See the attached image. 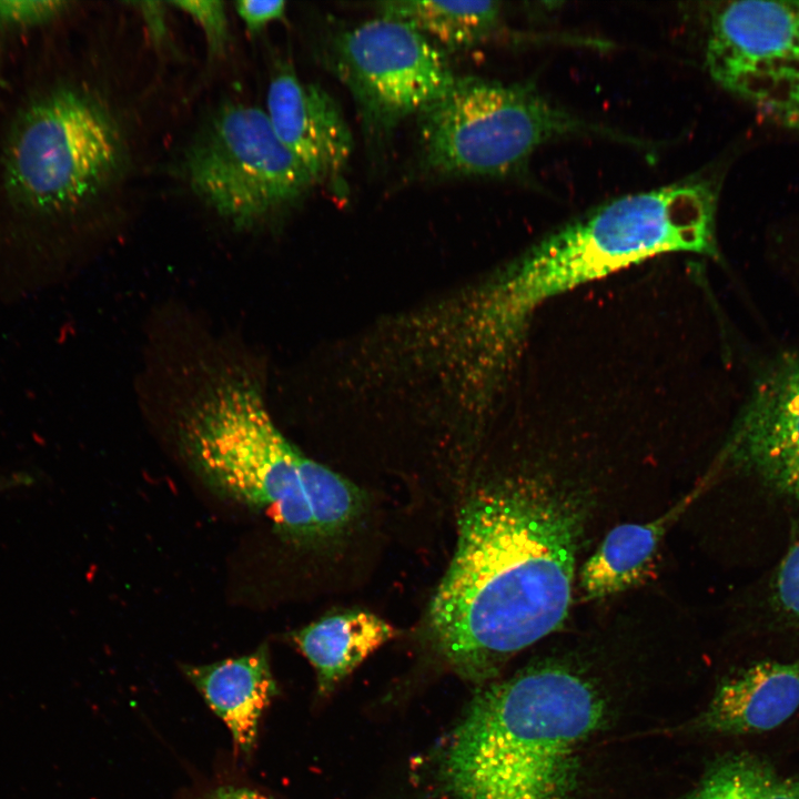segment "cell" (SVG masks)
Masks as SVG:
<instances>
[{"instance_id": "cell-21", "label": "cell", "mask_w": 799, "mask_h": 799, "mask_svg": "<svg viewBox=\"0 0 799 799\" xmlns=\"http://www.w3.org/2000/svg\"><path fill=\"white\" fill-rule=\"evenodd\" d=\"M64 1H0V22L10 26H30L47 21L61 13Z\"/></svg>"}, {"instance_id": "cell-19", "label": "cell", "mask_w": 799, "mask_h": 799, "mask_svg": "<svg viewBox=\"0 0 799 799\" xmlns=\"http://www.w3.org/2000/svg\"><path fill=\"white\" fill-rule=\"evenodd\" d=\"M171 6L191 17L204 33L209 53L221 55L229 41V23L221 1H172Z\"/></svg>"}, {"instance_id": "cell-20", "label": "cell", "mask_w": 799, "mask_h": 799, "mask_svg": "<svg viewBox=\"0 0 799 799\" xmlns=\"http://www.w3.org/2000/svg\"><path fill=\"white\" fill-rule=\"evenodd\" d=\"M773 593L781 609L799 620V537L780 563Z\"/></svg>"}, {"instance_id": "cell-3", "label": "cell", "mask_w": 799, "mask_h": 799, "mask_svg": "<svg viewBox=\"0 0 799 799\" xmlns=\"http://www.w3.org/2000/svg\"><path fill=\"white\" fill-rule=\"evenodd\" d=\"M689 224L679 200L659 188L620 196L567 223L472 285L489 337L522 350L547 301L654 256L684 252Z\"/></svg>"}, {"instance_id": "cell-13", "label": "cell", "mask_w": 799, "mask_h": 799, "mask_svg": "<svg viewBox=\"0 0 799 799\" xmlns=\"http://www.w3.org/2000/svg\"><path fill=\"white\" fill-rule=\"evenodd\" d=\"M182 671L226 725L235 750L250 757L261 717L279 691L267 646L208 665H183Z\"/></svg>"}, {"instance_id": "cell-6", "label": "cell", "mask_w": 799, "mask_h": 799, "mask_svg": "<svg viewBox=\"0 0 799 799\" xmlns=\"http://www.w3.org/2000/svg\"><path fill=\"white\" fill-rule=\"evenodd\" d=\"M119 123L103 103L79 90L38 100L19 119L6 158L10 190L24 203L63 211L100 193L124 164Z\"/></svg>"}, {"instance_id": "cell-15", "label": "cell", "mask_w": 799, "mask_h": 799, "mask_svg": "<svg viewBox=\"0 0 799 799\" xmlns=\"http://www.w3.org/2000/svg\"><path fill=\"white\" fill-rule=\"evenodd\" d=\"M696 496L692 492L650 522L613 528L580 569L585 598H607L637 585L648 574L666 533Z\"/></svg>"}, {"instance_id": "cell-24", "label": "cell", "mask_w": 799, "mask_h": 799, "mask_svg": "<svg viewBox=\"0 0 799 799\" xmlns=\"http://www.w3.org/2000/svg\"><path fill=\"white\" fill-rule=\"evenodd\" d=\"M201 799H272L264 793L250 787L240 785H221L209 792Z\"/></svg>"}, {"instance_id": "cell-2", "label": "cell", "mask_w": 799, "mask_h": 799, "mask_svg": "<svg viewBox=\"0 0 799 799\" xmlns=\"http://www.w3.org/2000/svg\"><path fill=\"white\" fill-rule=\"evenodd\" d=\"M594 686L562 666H538L474 697L444 755L456 799H566L577 754L600 726Z\"/></svg>"}, {"instance_id": "cell-12", "label": "cell", "mask_w": 799, "mask_h": 799, "mask_svg": "<svg viewBox=\"0 0 799 799\" xmlns=\"http://www.w3.org/2000/svg\"><path fill=\"white\" fill-rule=\"evenodd\" d=\"M799 708V663L759 661L725 680L701 714L712 734L750 735L773 730Z\"/></svg>"}, {"instance_id": "cell-22", "label": "cell", "mask_w": 799, "mask_h": 799, "mask_svg": "<svg viewBox=\"0 0 799 799\" xmlns=\"http://www.w3.org/2000/svg\"><path fill=\"white\" fill-rule=\"evenodd\" d=\"M234 9L246 30L250 33H257L271 22L283 18L286 2L242 0L234 2Z\"/></svg>"}, {"instance_id": "cell-14", "label": "cell", "mask_w": 799, "mask_h": 799, "mask_svg": "<svg viewBox=\"0 0 799 799\" xmlns=\"http://www.w3.org/2000/svg\"><path fill=\"white\" fill-rule=\"evenodd\" d=\"M397 634L377 615L351 609L327 614L293 631L291 638L313 666L318 692L324 695Z\"/></svg>"}, {"instance_id": "cell-7", "label": "cell", "mask_w": 799, "mask_h": 799, "mask_svg": "<svg viewBox=\"0 0 799 799\" xmlns=\"http://www.w3.org/2000/svg\"><path fill=\"white\" fill-rule=\"evenodd\" d=\"M193 193L234 227H256L297 204L315 185L275 134L265 110L242 103L219 108L183 161Z\"/></svg>"}, {"instance_id": "cell-18", "label": "cell", "mask_w": 799, "mask_h": 799, "mask_svg": "<svg viewBox=\"0 0 799 799\" xmlns=\"http://www.w3.org/2000/svg\"><path fill=\"white\" fill-rule=\"evenodd\" d=\"M300 472L318 542L346 533L364 510V493L348 479L304 454Z\"/></svg>"}, {"instance_id": "cell-4", "label": "cell", "mask_w": 799, "mask_h": 799, "mask_svg": "<svg viewBox=\"0 0 799 799\" xmlns=\"http://www.w3.org/2000/svg\"><path fill=\"white\" fill-rule=\"evenodd\" d=\"M179 437L188 462L218 493L266 512L286 540L318 542L301 479L303 453L275 426L250 376L213 385L184 417Z\"/></svg>"}, {"instance_id": "cell-8", "label": "cell", "mask_w": 799, "mask_h": 799, "mask_svg": "<svg viewBox=\"0 0 799 799\" xmlns=\"http://www.w3.org/2000/svg\"><path fill=\"white\" fill-rule=\"evenodd\" d=\"M705 60L722 89L799 134V1L714 3Z\"/></svg>"}, {"instance_id": "cell-5", "label": "cell", "mask_w": 799, "mask_h": 799, "mask_svg": "<svg viewBox=\"0 0 799 799\" xmlns=\"http://www.w3.org/2000/svg\"><path fill=\"white\" fill-rule=\"evenodd\" d=\"M620 135L580 120L530 85L466 75L417 114L423 168L445 178H500L543 144L572 135Z\"/></svg>"}, {"instance_id": "cell-11", "label": "cell", "mask_w": 799, "mask_h": 799, "mask_svg": "<svg viewBox=\"0 0 799 799\" xmlns=\"http://www.w3.org/2000/svg\"><path fill=\"white\" fill-rule=\"evenodd\" d=\"M265 113L277 138L315 184L340 185L353 138L341 108L325 89L301 80L284 65L269 83Z\"/></svg>"}, {"instance_id": "cell-16", "label": "cell", "mask_w": 799, "mask_h": 799, "mask_svg": "<svg viewBox=\"0 0 799 799\" xmlns=\"http://www.w3.org/2000/svg\"><path fill=\"white\" fill-rule=\"evenodd\" d=\"M380 17L405 23L439 49L473 48L495 34L502 24L498 1L390 0L374 4Z\"/></svg>"}, {"instance_id": "cell-1", "label": "cell", "mask_w": 799, "mask_h": 799, "mask_svg": "<svg viewBox=\"0 0 799 799\" xmlns=\"http://www.w3.org/2000/svg\"><path fill=\"white\" fill-rule=\"evenodd\" d=\"M581 515L575 499L533 477L494 479L471 493L428 609L433 645L459 677L490 681L563 625Z\"/></svg>"}, {"instance_id": "cell-9", "label": "cell", "mask_w": 799, "mask_h": 799, "mask_svg": "<svg viewBox=\"0 0 799 799\" xmlns=\"http://www.w3.org/2000/svg\"><path fill=\"white\" fill-rule=\"evenodd\" d=\"M328 63L372 140L417 115L456 78L442 49L409 26L380 16L336 33Z\"/></svg>"}, {"instance_id": "cell-23", "label": "cell", "mask_w": 799, "mask_h": 799, "mask_svg": "<svg viewBox=\"0 0 799 799\" xmlns=\"http://www.w3.org/2000/svg\"><path fill=\"white\" fill-rule=\"evenodd\" d=\"M149 28L150 34L155 42H162L166 38L165 10L160 2L136 3Z\"/></svg>"}, {"instance_id": "cell-10", "label": "cell", "mask_w": 799, "mask_h": 799, "mask_svg": "<svg viewBox=\"0 0 799 799\" xmlns=\"http://www.w3.org/2000/svg\"><path fill=\"white\" fill-rule=\"evenodd\" d=\"M720 462L752 471L799 500V357L779 360L757 381Z\"/></svg>"}, {"instance_id": "cell-17", "label": "cell", "mask_w": 799, "mask_h": 799, "mask_svg": "<svg viewBox=\"0 0 799 799\" xmlns=\"http://www.w3.org/2000/svg\"><path fill=\"white\" fill-rule=\"evenodd\" d=\"M687 799H799V777L763 758L737 754L715 763Z\"/></svg>"}]
</instances>
